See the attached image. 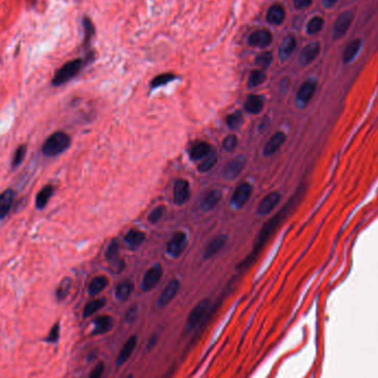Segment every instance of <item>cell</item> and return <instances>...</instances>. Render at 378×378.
<instances>
[{"label":"cell","instance_id":"obj_1","mask_svg":"<svg viewBox=\"0 0 378 378\" xmlns=\"http://www.w3.org/2000/svg\"><path fill=\"white\" fill-rule=\"evenodd\" d=\"M302 191H303L302 188L298 189L296 194L293 197H292L291 200L287 205H285L284 207L280 211H279L275 216L272 217L270 220H268L267 222L263 224L262 229L260 230V232H259L258 238H257V240L254 244V248H252V251L250 252V255L244 259V261H242L240 264L238 265L239 270H247L250 267V265L254 264V262L256 261V259L258 258L259 255H260L262 248L264 247L265 243H267V241L269 240L270 237L274 234V231L279 227H280V224L283 222L284 219L288 217V215L290 214L291 210L294 209V207L297 205V203L300 201V198H302Z\"/></svg>","mask_w":378,"mask_h":378},{"label":"cell","instance_id":"obj_2","mask_svg":"<svg viewBox=\"0 0 378 378\" xmlns=\"http://www.w3.org/2000/svg\"><path fill=\"white\" fill-rule=\"evenodd\" d=\"M89 58H78L71 61L64 63L61 68H60L53 75L52 79V84L55 86H60L66 82H69L70 80L75 78L80 71L82 70L83 66L88 63Z\"/></svg>","mask_w":378,"mask_h":378},{"label":"cell","instance_id":"obj_3","mask_svg":"<svg viewBox=\"0 0 378 378\" xmlns=\"http://www.w3.org/2000/svg\"><path fill=\"white\" fill-rule=\"evenodd\" d=\"M71 138L64 132H56L51 134L42 145V154L46 157H55L62 154L70 147Z\"/></svg>","mask_w":378,"mask_h":378},{"label":"cell","instance_id":"obj_4","mask_svg":"<svg viewBox=\"0 0 378 378\" xmlns=\"http://www.w3.org/2000/svg\"><path fill=\"white\" fill-rule=\"evenodd\" d=\"M209 309H210L209 298H204L203 301L195 305V308L191 310L187 317V321H186L185 324L186 333H191V332H194L199 325L205 321V316L207 314Z\"/></svg>","mask_w":378,"mask_h":378},{"label":"cell","instance_id":"obj_5","mask_svg":"<svg viewBox=\"0 0 378 378\" xmlns=\"http://www.w3.org/2000/svg\"><path fill=\"white\" fill-rule=\"evenodd\" d=\"M317 88V81L314 79H309L298 89L295 97V104L298 109H304L314 96Z\"/></svg>","mask_w":378,"mask_h":378},{"label":"cell","instance_id":"obj_6","mask_svg":"<svg viewBox=\"0 0 378 378\" xmlns=\"http://www.w3.org/2000/svg\"><path fill=\"white\" fill-rule=\"evenodd\" d=\"M188 245V237L185 232H176L167 243V254L171 258H179Z\"/></svg>","mask_w":378,"mask_h":378},{"label":"cell","instance_id":"obj_7","mask_svg":"<svg viewBox=\"0 0 378 378\" xmlns=\"http://www.w3.org/2000/svg\"><path fill=\"white\" fill-rule=\"evenodd\" d=\"M252 194V186L249 183H242L235 189L232 194L230 206L235 209H241L248 203Z\"/></svg>","mask_w":378,"mask_h":378},{"label":"cell","instance_id":"obj_8","mask_svg":"<svg viewBox=\"0 0 378 378\" xmlns=\"http://www.w3.org/2000/svg\"><path fill=\"white\" fill-rule=\"evenodd\" d=\"M163 275V268L161 264H154L150 267L146 273L144 274L143 281L141 284V289L144 292H149L154 289L158 282L161 281V278Z\"/></svg>","mask_w":378,"mask_h":378},{"label":"cell","instance_id":"obj_9","mask_svg":"<svg viewBox=\"0 0 378 378\" xmlns=\"http://www.w3.org/2000/svg\"><path fill=\"white\" fill-rule=\"evenodd\" d=\"M353 19H354L353 12L349 10L342 12L341 15L337 17L333 27V36L335 40L341 39L346 35L351 22H353Z\"/></svg>","mask_w":378,"mask_h":378},{"label":"cell","instance_id":"obj_10","mask_svg":"<svg viewBox=\"0 0 378 378\" xmlns=\"http://www.w3.org/2000/svg\"><path fill=\"white\" fill-rule=\"evenodd\" d=\"M281 200V195L279 194L278 191H272L267 196H264V198L260 201V204L258 205V209H257V214L260 216H265L269 215L270 212L273 211L275 209L276 206L279 205Z\"/></svg>","mask_w":378,"mask_h":378},{"label":"cell","instance_id":"obj_11","mask_svg":"<svg viewBox=\"0 0 378 378\" xmlns=\"http://www.w3.org/2000/svg\"><path fill=\"white\" fill-rule=\"evenodd\" d=\"M179 287H181V284H179V281L176 280V279H172L171 281H169L158 297L157 300L158 308L163 309L165 307H167L177 295Z\"/></svg>","mask_w":378,"mask_h":378},{"label":"cell","instance_id":"obj_12","mask_svg":"<svg viewBox=\"0 0 378 378\" xmlns=\"http://www.w3.org/2000/svg\"><path fill=\"white\" fill-rule=\"evenodd\" d=\"M245 165H247V158L244 156H237L236 158L232 159V161H230L224 167L223 169L224 178L228 179V181H232V179L237 178L244 169Z\"/></svg>","mask_w":378,"mask_h":378},{"label":"cell","instance_id":"obj_13","mask_svg":"<svg viewBox=\"0 0 378 378\" xmlns=\"http://www.w3.org/2000/svg\"><path fill=\"white\" fill-rule=\"evenodd\" d=\"M285 141H287V135H285V133L283 132L274 133L267 142V144H265L263 148V155L267 157L274 155L275 153L282 147Z\"/></svg>","mask_w":378,"mask_h":378},{"label":"cell","instance_id":"obj_14","mask_svg":"<svg viewBox=\"0 0 378 378\" xmlns=\"http://www.w3.org/2000/svg\"><path fill=\"white\" fill-rule=\"evenodd\" d=\"M272 35L269 30L260 29L252 32L248 38V43L251 46H258V48H267L272 42Z\"/></svg>","mask_w":378,"mask_h":378},{"label":"cell","instance_id":"obj_15","mask_svg":"<svg viewBox=\"0 0 378 378\" xmlns=\"http://www.w3.org/2000/svg\"><path fill=\"white\" fill-rule=\"evenodd\" d=\"M190 196L189 184L185 179H178L174 186V203L177 206H183L188 201Z\"/></svg>","mask_w":378,"mask_h":378},{"label":"cell","instance_id":"obj_16","mask_svg":"<svg viewBox=\"0 0 378 378\" xmlns=\"http://www.w3.org/2000/svg\"><path fill=\"white\" fill-rule=\"evenodd\" d=\"M136 346H137V336L132 335L129 340L125 342L121 350H119L116 358L117 366H123V365L130 360V357L132 356L133 353H134Z\"/></svg>","mask_w":378,"mask_h":378},{"label":"cell","instance_id":"obj_17","mask_svg":"<svg viewBox=\"0 0 378 378\" xmlns=\"http://www.w3.org/2000/svg\"><path fill=\"white\" fill-rule=\"evenodd\" d=\"M221 198H222L221 190L212 189L208 191L203 198V200L200 203V208L206 212L214 210L217 207V205L220 203Z\"/></svg>","mask_w":378,"mask_h":378},{"label":"cell","instance_id":"obj_18","mask_svg":"<svg viewBox=\"0 0 378 378\" xmlns=\"http://www.w3.org/2000/svg\"><path fill=\"white\" fill-rule=\"evenodd\" d=\"M227 240H228V237L224 235H220L212 239L204 251V256H203L204 260H207V259H210L211 257L217 255L218 252L224 247L225 243H227Z\"/></svg>","mask_w":378,"mask_h":378},{"label":"cell","instance_id":"obj_19","mask_svg":"<svg viewBox=\"0 0 378 378\" xmlns=\"http://www.w3.org/2000/svg\"><path fill=\"white\" fill-rule=\"evenodd\" d=\"M321 50V45L318 42H312L305 45L301 51L300 55V63L302 65H308L312 63L316 59Z\"/></svg>","mask_w":378,"mask_h":378},{"label":"cell","instance_id":"obj_20","mask_svg":"<svg viewBox=\"0 0 378 378\" xmlns=\"http://www.w3.org/2000/svg\"><path fill=\"white\" fill-rule=\"evenodd\" d=\"M113 327V318L109 315H102L96 317L93 322V335H103L108 333Z\"/></svg>","mask_w":378,"mask_h":378},{"label":"cell","instance_id":"obj_21","mask_svg":"<svg viewBox=\"0 0 378 378\" xmlns=\"http://www.w3.org/2000/svg\"><path fill=\"white\" fill-rule=\"evenodd\" d=\"M15 191L12 189H6L0 194V219H4L9 214L11 207L15 201Z\"/></svg>","mask_w":378,"mask_h":378},{"label":"cell","instance_id":"obj_22","mask_svg":"<svg viewBox=\"0 0 378 378\" xmlns=\"http://www.w3.org/2000/svg\"><path fill=\"white\" fill-rule=\"evenodd\" d=\"M212 150L210 145L206 142H198L194 144L189 149V157L191 161H203V159L207 156Z\"/></svg>","mask_w":378,"mask_h":378},{"label":"cell","instance_id":"obj_23","mask_svg":"<svg viewBox=\"0 0 378 378\" xmlns=\"http://www.w3.org/2000/svg\"><path fill=\"white\" fill-rule=\"evenodd\" d=\"M264 108V98L261 95L251 94L244 102V110L250 114H259Z\"/></svg>","mask_w":378,"mask_h":378},{"label":"cell","instance_id":"obj_24","mask_svg":"<svg viewBox=\"0 0 378 378\" xmlns=\"http://www.w3.org/2000/svg\"><path fill=\"white\" fill-rule=\"evenodd\" d=\"M296 48V40L293 36H287L280 45V49H279V56H280V59L282 61L287 60L291 57L292 53L294 52Z\"/></svg>","mask_w":378,"mask_h":378},{"label":"cell","instance_id":"obj_25","mask_svg":"<svg viewBox=\"0 0 378 378\" xmlns=\"http://www.w3.org/2000/svg\"><path fill=\"white\" fill-rule=\"evenodd\" d=\"M284 18H285V11L282 6L273 5L270 7L268 13H267V21L270 24H274V26L281 24L284 21Z\"/></svg>","mask_w":378,"mask_h":378},{"label":"cell","instance_id":"obj_26","mask_svg":"<svg viewBox=\"0 0 378 378\" xmlns=\"http://www.w3.org/2000/svg\"><path fill=\"white\" fill-rule=\"evenodd\" d=\"M361 48H362V40L361 39H355V40H353V41H350L344 50L343 61L345 63H350L357 57Z\"/></svg>","mask_w":378,"mask_h":378},{"label":"cell","instance_id":"obj_27","mask_svg":"<svg viewBox=\"0 0 378 378\" xmlns=\"http://www.w3.org/2000/svg\"><path fill=\"white\" fill-rule=\"evenodd\" d=\"M108 284H109V279L106 276L104 275L95 276L89 284V288H88L89 294L91 296L99 294L102 291L105 290L106 287H108Z\"/></svg>","mask_w":378,"mask_h":378},{"label":"cell","instance_id":"obj_28","mask_svg":"<svg viewBox=\"0 0 378 378\" xmlns=\"http://www.w3.org/2000/svg\"><path fill=\"white\" fill-rule=\"evenodd\" d=\"M55 192V188L52 185H46L44 187L38 192L37 198H36V207L38 209H43L46 204L49 203L51 196Z\"/></svg>","mask_w":378,"mask_h":378},{"label":"cell","instance_id":"obj_29","mask_svg":"<svg viewBox=\"0 0 378 378\" xmlns=\"http://www.w3.org/2000/svg\"><path fill=\"white\" fill-rule=\"evenodd\" d=\"M144 240H145L144 232L139 231V230H135V229L130 230L124 237V242L133 248H136L138 247V245H141Z\"/></svg>","mask_w":378,"mask_h":378},{"label":"cell","instance_id":"obj_30","mask_svg":"<svg viewBox=\"0 0 378 378\" xmlns=\"http://www.w3.org/2000/svg\"><path fill=\"white\" fill-rule=\"evenodd\" d=\"M106 303V300L104 297L101 298H95V300H92L89 303H86V305L83 309V317H90L93 314H95L97 311L101 310Z\"/></svg>","mask_w":378,"mask_h":378},{"label":"cell","instance_id":"obj_31","mask_svg":"<svg viewBox=\"0 0 378 378\" xmlns=\"http://www.w3.org/2000/svg\"><path fill=\"white\" fill-rule=\"evenodd\" d=\"M133 292V284L130 281H124L119 283L115 289V297L118 301H126L131 296Z\"/></svg>","mask_w":378,"mask_h":378},{"label":"cell","instance_id":"obj_32","mask_svg":"<svg viewBox=\"0 0 378 378\" xmlns=\"http://www.w3.org/2000/svg\"><path fill=\"white\" fill-rule=\"evenodd\" d=\"M218 161V155L217 153L212 149L209 154L206 156L203 161H200L198 165V170L200 172H207L209 171L214 166L217 164Z\"/></svg>","mask_w":378,"mask_h":378},{"label":"cell","instance_id":"obj_33","mask_svg":"<svg viewBox=\"0 0 378 378\" xmlns=\"http://www.w3.org/2000/svg\"><path fill=\"white\" fill-rule=\"evenodd\" d=\"M267 80V75L262 70H255L250 73L248 79V88H256V86L261 85Z\"/></svg>","mask_w":378,"mask_h":378},{"label":"cell","instance_id":"obj_34","mask_svg":"<svg viewBox=\"0 0 378 378\" xmlns=\"http://www.w3.org/2000/svg\"><path fill=\"white\" fill-rule=\"evenodd\" d=\"M175 79H176V77L172 74V73H163V74H159V75L155 77L154 79L152 80L150 88L152 89L161 88V86L168 84L171 81H174Z\"/></svg>","mask_w":378,"mask_h":378},{"label":"cell","instance_id":"obj_35","mask_svg":"<svg viewBox=\"0 0 378 378\" xmlns=\"http://www.w3.org/2000/svg\"><path fill=\"white\" fill-rule=\"evenodd\" d=\"M225 123L229 126L231 130H238L240 128L241 124L243 123V117L240 111H237L232 114L227 116V119H225Z\"/></svg>","mask_w":378,"mask_h":378},{"label":"cell","instance_id":"obj_36","mask_svg":"<svg viewBox=\"0 0 378 378\" xmlns=\"http://www.w3.org/2000/svg\"><path fill=\"white\" fill-rule=\"evenodd\" d=\"M71 279L70 278H65L60 283L59 288L57 289V298L59 301H62L66 297V295L69 294V291L71 289Z\"/></svg>","mask_w":378,"mask_h":378},{"label":"cell","instance_id":"obj_37","mask_svg":"<svg viewBox=\"0 0 378 378\" xmlns=\"http://www.w3.org/2000/svg\"><path fill=\"white\" fill-rule=\"evenodd\" d=\"M323 26H324L323 18L316 16L314 18H312L309 21L308 27H307V31L309 35H315V33L320 32L322 30Z\"/></svg>","mask_w":378,"mask_h":378},{"label":"cell","instance_id":"obj_38","mask_svg":"<svg viewBox=\"0 0 378 378\" xmlns=\"http://www.w3.org/2000/svg\"><path fill=\"white\" fill-rule=\"evenodd\" d=\"M272 60H273L272 53L270 51H264L256 58V64L260 66V69H267L272 63Z\"/></svg>","mask_w":378,"mask_h":378},{"label":"cell","instance_id":"obj_39","mask_svg":"<svg viewBox=\"0 0 378 378\" xmlns=\"http://www.w3.org/2000/svg\"><path fill=\"white\" fill-rule=\"evenodd\" d=\"M83 28H84V43L85 45H89L90 41L92 40L93 36H94V26H93L92 21L89 18L83 19Z\"/></svg>","mask_w":378,"mask_h":378},{"label":"cell","instance_id":"obj_40","mask_svg":"<svg viewBox=\"0 0 378 378\" xmlns=\"http://www.w3.org/2000/svg\"><path fill=\"white\" fill-rule=\"evenodd\" d=\"M165 211H166L165 206H158V207H156L155 209L152 210V212L148 216V221L153 224H155L158 221H161L163 217H164V215H165Z\"/></svg>","mask_w":378,"mask_h":378},{"label":"cell","instance_id":"obj_41","mask_svg":"<svg viewBox=\"0 0 378 378\" xmlns=\"http://www.w3.org/2000/svg\"><path fill=\"white\" fill-rule=\"evenodd\" d=\"M26 153H27V146L26 145L19 146V147L16 150V153H15V155H13V158H12V167L13 168L18 167V166L22 163V161L26 157Z\"/></svg>","mask_w":378,"mask_h":378},{"label":"cell","instance_id":"obj_42","mask_svg":"<svg viewBox=\"0 0 378 378\" xmlns=\"http://www.w3.org/2000/svg\"><path fill=\"white\" fill-rule=\"evenodd\" d=\"M237 145H238V138L234 134L228 135L222 141V148L225 152H229V153L234 152L236 149V147H237Z\"/></svg>","mask_w":378,"mask_h":378},{"label":"cell","instance_id":"obj_43","mask_svg":"<svg viewBox=\"0 0 378 378\" xmlns=\"http://www.w3.org/2000/svg\"><path fill=\"white\" fill-rule=\"evenodd\" d=\"M118 249H119V244L116 240H112L109 244L108 249H106V252H105V257L108 260L112 261L114 260V259H116L117 257V254H118Z\"/></svg>","mask_w":378,"mask_h":378},{"label":"cell","instance_id":"obj_44","mask_svg":"<svg viewBox=\"0 0 378 378\" xmlns=\"http://www.w3.org/2000/svg\"><path fill=\"white\" fill-rule=\"evenodd\" d=\"M59 337H60V324L57 323V324L53 325L52 329L50 330L48 336H46V338H45V341L49 342V343H56V342H58Z\"/></svg>","mask_w":378,"mask_h":378},{"label":"cell","instance_id":"obj_45","mask_svg":"<svg viewBox=\"0 0 378 378\" xmlns=\"http://www.w3.org/2000/svg\"><path fill=\"white\" fill-rule=\"evenodd\" d=\"M104 370H105V365L104 363L99 362L96 366L93 368V370L91 371V374L89 376V378H102L103 374H104Z\"/></svg>","mask_w":378,"mask_h":378},{"label":"cell","instance_id":"obj_46","mask_svg":"<svg viewBox=\"0 0 378 378\" xmlns=\"http://www.w3.org/2000/svg\"><path fill=\"white\" fill-rule=\"evenodd\" d=\"M136 316H137V309L135 307H132L128 311V313H126V322L133 323L136 320Z\"/></svg>","mask_w":378,"mask_h":378},{"label":"cell","instance_id":"obj_47","mask_svg":"<svg viewBox=\"0 0 378 378\" xmlns=\"http://www.w3.org/2000/svg\"><path fill=\"white\" fill-rule=\"evenodd\" d=\"M293 3H294L295 8L301 10V9H305V8H308V7H310L312 4V0H294Z\"/></svg>","mask_w":378,"mask_h":378},{"label":"cell","instance_id":"obj_48","mask_svg":"<svg viewBox=\"0 0 378 378\" xmlns=\"http://www.w3.org/2000/svg\"><path fill=\"white\" fill-rule=\"evenodd\" d=\"M113 261V264H112V270L114 271V273H118V272H121L123 269H124V262L122 260H119V259H114Z\"/></svg>","mask_w":378,"mask_h":378},{"label":"cell","instance_id":"obj_49","mask_svg":"<svg viewBox=\"0 0 378 378\" xmlns=\"http://www.w3.org/2000/svg\"><path fill=\"white\" fill-rule=\"evenodd\" d=\"M337 2H338V0H323V5H324L325 8L331 9L332 7L336 5Z\"/></svg>","mask_w":378,"mask_h":378},{"label":"cell","instance_id":"obj_50","mask_svg":"<svg viewBox=\"0 0 378 378\" xmlns=\"http://www.w3.org/2000/svg\"><path fill=\"white\" fill-rule=\"evenodd\" d=\"M174 371H175V369L174 368H170L168 371H167V373H166L165 374V376L163 377V378H171V376H172V374H174Z\"/></svg>","mask_w":378,"mask_h":378},{"label":"cell","instance_id":"obj_51","mask_svg":"<svg viewBox=\"0 0 378 378\" xmlns=\"http://www.w3.org/2000/svg\"><path fill=\"white\" fill-rule=\"evenodd\" d=\"M128 378H133V377H132V376H129V377H128Z\"/></svg>","mask_w":378,"mask_h":378}]
</instances>
